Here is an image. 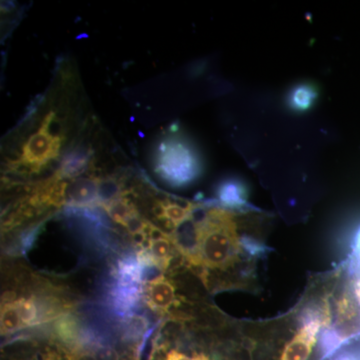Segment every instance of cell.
Returning a JSON list of instances; mask_svg holds the SVG:
<instances>
[{"label": "cell", "instance_id": "1", "mask_svg": "<svg viewBox=\"0 0 360 360\" xmlns=\"http://www.w3.org/2000/svg\"><path fill=\"white\" fill-rule=\"evenodd\" d=\"M213 203L207 205V210L198 221H193L195 250L189 262L205 269H227L238 262L241 248L251 257L257 258L253 253L255 238L238 236L240 221L248 214V210H229L214 201Z\"/></svg>", "mask_w": 360, "mask_h": 360}, {"label": "cell", "instance_id": "2", "mask_svg": "<svg viewBox=\"0 0 360 360\" xmlns=\"http://www.w3.org/2000/svg\"><path fill=\"white\" fill-rule=\"evenodd\" d=\"M155 172L167 184L184 187L195 181L201 174V163L195 149L179 137L161 142L156 153Z\"/></svg>", "mask_w": 360, "mask_h": 360}, {"label": "cell", "instance_id": "3", "mask_svg": "<svg viewBox=\"0 0 360 360\" xmlns=\"http://www.w3.org/2000/svg\"><path fill=\"white\" fill-rule=\"evenodd\" d=\"M53 115V113H49L39 131L30 137L23 148L22 158L18 165L28 167V170L32 172H37L42 165H46L52 158L58 155L61 146L60 137L54 136L49 132Z\"/></svg>", "mask_w": 360, "mask_h": 360}, {"label": "cell", "instance_id": "4", "mask_svg": "<svg viewBox=\"0 0 360 360\" xmlns=\"http://www.w3.org/2000/svg\"><path fill=\"white\" fill-rule=\"evenodd\" d=\"M99 181L94 177H80L63 181V203L68 207L99 205Z\"/></svg>", "mask_w": 360, "mask_h": 360}, {"label": "cell", "instance_id": "5", "mask_svg": "<svg viewBox=\"0 0 360 360\" xmlns=\"http://www.w3.org/2000/svg\"><path fill=\"white\" fill-rule=\"evenodd\" d=\"M143 298L151 309L165 314L176 302V293L172 281L158 276L144 285Z\"/></svg>", "mask_w": 360, "mask_h": 360}, {"label": "cell", "instance_id": "6", "mask_svg": "<svg viewBox=\"0 0 360 360\" xmlns=\"http://www.w3.org/2000/svg\"><path fill=\"white\" fill-rule=\"evenodd\" d=\"M200 205L187 201L163 200L155 205V213L167 229L175 231L182 224L193 219L194 212Z\"/></svg>", "mask_w": 360, "mask_h": 360}, {"label": "cell", "instance_id": "7", "mask_svg": "<svg viewBox=\"0 0 360 360\" xmlns=\"http://www.w3.org/2000/svg\"><path fill=\"white\" fill-rule=\"evenodd\" d=\"M148 251L156 269L165 270L174 259V239L168 238L155 226L148 232Z\"/></svg>", "mask_w": 360, "mask_h": 360}, {"label": "cell", "instance_id": "8", "mask_svg": "<svg viewBox=\"0 0 360 360\" xmlns=\"http://www.w3.org/2000/svg\"><path fill=\"white\" fill-rule=\"evenodd\" d=\"M90 158H91V150L84 146H77L71 149L63 158L54 177L59 180L70 179L84 174L89 167Z\"/></svg>", "mask_w": 360, "mask_h": 360}, {"label": "cell", "instance_id": "9", "mask_svg": "<svg viewBox=\"0 0 360 360\" xmlns=\"http://www.w3.org/2000/svg\"><path fill=\"white\" fill-rule=\"evenodd\" d=\"M217 205L229 210H246L252 208L248 205L245 187L238 180H225L217 188Z\"/></svg>", "mask_w": 360, "mask_h": 360}, {"label": "cell", "instance_id": "10", "mask_svg": "<svg viewBox=\"0 0 360 360\" xmlns=\"http://www.w3.org/2000/svg\"><path fill=\"white\" fill-rule=\"evenodd\" d=\"M342 269L348 288L360 312V227L355 236L352 255L343 264Z\"/></svg>", "mask_w": 360, "mask_h": 360}, {"label": "cell", "instance_id": "11", "mask_svg": "<svg viewBox=\"0 0 360 360\" xmlns=\"http://www.w3.org/2000/svg\"><path fill=\"white\" fill-rule=\"evenodd\" d=\"M84 326L79 323L77 317L70 314H65L59 316L58 321L54 324L56 335L60 340L65 342L73 343L75 341H82V333H84Z\"/></svg>", "mask_w": 360, "mask_h": 360}, {"label": "cell", "instance_id": "12", "mask_svg": "<svg viewBox=\"0 0 360 360\" xmlns=\"http://www.w3.org/2000/svg\"><path fill=\"white\" fill-rule=\"evenodd\" d=\"M103 207L111 219L122 224L123 227L127 226L134 217L139 215L132 203L124 198H116L108 205H103Z\"/></svg>", "mask_w": 360, "mask_h": 360}, {"label": "cell", "instance_id": "13", "mask_svg": "<svg viewBox=\"0 0 360 360\" xmlns=\"http://www.w3.org/2000/svg\"><path fill=\"white\" fill-rule=\"evenodd\" d=\"M316 90L309 84H302L296 87L290 98V108L297 111L309 110L316 101Z\"/></svg>", "mask_w": 360, "mask_h": 360}, {"label": "cell", "instance_id": "14", "mask_svg": "<svg viewBox=\"0 0 360 360\" xmlns=\"http://www.w3.org/2000/svg\"><path fill=\"white\" fill-rule=\"evenodd\" d=\"M25 328L13 300L4 302L1 307V333L11 335Z\"/></svg>", "mask_w": 360, "mask_h": 360}, {"label": "cell", "instance_id": "15", "mask_svg": "<svg viewBox=\"0 0 360 360\" xmlns=\"http://www.w3.org/2000/svg\"><path fill=\"white\" fill-rule=\"evenodd\" d=\"M23 326L39 324V310L37 302L33 298H20L14 300Z\"/></svg>", "mask_w": 360, "mask_h": 360}, {"label": "cell", "instance_id": "16", "mask_svg": "<svg viewBox=\"0 0 360 360\" xmlns=\"http://www.w3.org/2000/svg\"><path fill=\"white\" fill-rule=\"evenodd\" d=\"M149 322L141 315H129L125 317L122 328L125 335L129 338H139L144 331L148 330Z\"/></svg>", "mask_w": 360, "mask_h": 360}, {"label": "cell", "instance_id": "17", "mask_svg": "<svg viewBox=\"0 0 360 360\" xmlns=\"http://www.w3.org/2000/svg\"><path fill=\"white\" fill-rule=\"evenodd\" d=\"M167 360H198L196 356L189 357L186 354H181V352H177V350H172L169 354H167Z\"/></svg>", "mask_w": 360, "mask_h": 360}, {"label": "cell", "instance_id": "18", "mask_svg": "<svg viewBox=\"0 0 360 360\" xmlns=\"http://www.w3.org/2000/svg\"><path fill=\"white\" fill-rule=\"evenodd\" d=\"M68 360H96L94 357L90 356L89 354H71L68 356Z\"/></svg>", "mask_w": 360, "mask_h": 360}, {"label": "cell", "instance_id": "19", "mask_svg": "<svg viewBox=\"0 0 360 360\" xmlns=\"http://www.w3.org/2000/svg\"><path fill=\"white\" fill-rule=\"evenodd\" d=\"M195 356L196 359L198 360H210V359H208V357H206L205 355L203 354L195 355Z\"/></svg>", "mask_w": 360, "mask_h": 360}]
</instances>
